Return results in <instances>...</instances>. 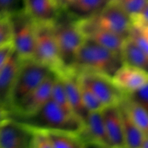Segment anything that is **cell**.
<instances>
[{
  "label": "cell",
  "mask_w": 148,
  "mask_h": 148,
  "mask_svg": "<svg viewBox=\"0 0 148 148\" xmlns=\"http://www.w3.org/2000/svg\"><path fill=\"white\" fill-rule=\"evenodd\" d=\"M33 59L45 65L55 74L66 68L62 63L53 30V24L36 23Z\"/></svg>",
  "instance_id": "5"
},
{
  "label": "cell",
  "mask_w": 148,
  "mask_h": 148,
  "mask_svg": "<svg viewBox=\"0 0 148 148\" xmlns=\"http://www.w3.org/2000/svg\"><path fill=\"white\" fill-rule=\"evenodd\" d=\"M78 25L85 38L121 54L124 38L94 25L87 19L77 20Z\"/></svg>",
  "instance_id": "13"
},
{
  "label": "cell",
  "mask_w": 148,
  "mask_h": 148,
  "mask_svg": "<svg viewBox=\"0 0 148 148\" xmlns=\"http://www.w3.org/2000/svg\"><path fill=\"white\" fill-rule=\"evenodd\" d=\"M12 43V28L10 14H0V46Z\"/></svg>",
  "instance_id": "25"
},
{
  "label": "cell",
  "mask_w": 148,
  "mask_h": 148,
  "mask_svg": "<svg viewBox=\"0 0 148 148\" xmlns=\"http://www.w3.org/2000/svg\"><path fill=\"white\" fill-rule=\"evenodd\" d=\"M79 82H80V81H79ZM80 86L82 104H83L86 111L88 112L101 111L105 107L103 104L95 96V94L88 87L83 85L82 82H80Z\"/></svg>",
  "instance_id": "24"
},
{
  "label": "cell",
  "mask_w": 148,
  "mask_h": 148,
  "mask_svg": "<svg viewBox=\"0 0 148 148\" xmlns=\"http://www.w3.org/2000/svg\"><path fill=\"white\" fill-rule=\"evenodd\" d=\"M20 121L32 127L46 130H58L79 134L84 122L74 114L62 109L51 99H49L37 112Z\"/></svg>",
  "instance_id": "2"
},
{
  "label": "cell",
  "mask_w": 148,
  "mask_h": 148,
  "mask_svg": "<svg viewBox=\"0 0 148 148\" xmlns=\"http://www.w3.org/2000/svg\"><path fill=\"white\" fill-rule=\"evenodd\" d=\"M124 95H127L129 98L137 101L139 103L142 104L145 108H147V83L145 84L144 85H143L140 88L134 90V92H130V93L128 94H124Z\"/></svg>",
  "instance_id": "29"
},
{
  "label": "cell",
  "mask_w": 148,
  "mask_h": 148,
  "mask_svg": "<svg viewBox=\"0 0 148 148\" xmlns=\"http://www.w3.org/2000/svg\"><path fill=\"white\" fill-rule=\"evenodd\" d=\"M122 119L125 147L147 148L148 137L140 128H139L128 116L124 108L119 104Z\"/></svg>",
  "instance_id": "18"
},
{
  "label": "cell",
  "mask_w": 148,
  "mask_h": 148,
  "mask_svg": "<svg viewBox=\"0 0 148 148\" xmlns=\"http://www.w3.org/2000/svg\"><path fill=\"white\" fill-rule=\"evenodd\" d=\"M14 50L23 60L33 58L36 22L24 11L10 14Z\"/></svg>",
  "instance_id": "6"
},
{
  "label": "cell",
  "mask_w": 148,
  "mask_h": 148,
  "mask_svg": "<svg viewBox=\"0 0 148 148\" xmlns=\"http://www.w3.org/2000/svg\"><path fill=\"white\" fill-rule=\"evenodd\" d=\"M121 56L124 64L147 71L148 53L129 37L124 39L121 50Z\"/></svg>",
  "instance_id": "20"
},
{
  "label": "cell",
  "mask_w": 148,
  "mask_h": 148,
  "mask_svg": "<svg viewBox=\"0 0 148 148\" xmlns=\"http://www.w3.org/2000/svg\"><path fill=\"white\" fill-rule=\"evenodd\" d=\"M31 136L30 126L10 117L0 124V148L30 147Z\"/></svg>",
  "instance_id": "10"
},
{
  "label": "cell",
  "mask_w": 148,
  "mask_h": 148,
  "mask_svg": "<svg viewBox=\"0 0 148 148\" xmlns=\"http://www.w3.org/2000/svg\"><path fill=\"white\" fill-rule=\"evenodd\" d=\"M62 10L57 0H24V11L38 23L53 24Z\"/></svg>",
  "instance_id": "15"
},
{
  "label": "cell",
  "mask_w": 148,
  "mask_h": 148,
  "mask_svg": "<svg viewBox=\"0 0 148 148\" xmlns=\"http://www.w3.org/2000/svg\"><path fill=\"white\" fill-rule=\"evenodd\" d=\"M108 2V0H74L63 10L75 20H83L98 14Z\"/></svg>",
  "instance_id": "19"
},
{
  "label": "cell",
  "mask_w": 148,
  "mask_h": 148,
  "mask_svg": "<svg viewBox=\"0 0 148 148\" xmlns=\"http://www.w3.org/2000/svg\"><path fill=\"white\" fill-rule=\"evenodd\" d=\"M57 75L60 76L63 82L65 92L72 112L85 124V120L88 112L82 104L80 82L77 72L71 68H67Z\"/></svg>",
  "instance_id": "14"
},
{
  "label": "cell",
  "mask_w": 148,
  "mask_h": 148,
  "mask_svg": "<svg viewBox=\"0 0 148 148\" xmlns=\"http://www.w3.org/2000/svg\"><path fill=\"white\" fill-rule=\"evenodd\" d=\"M111 79L124 94H128L147 83V71L123 63L114 72Z\"/></svg>",
  "instance_id": "11"
},
{
  "label": "cell",
  "mask_w": 148,
  "mask_h": 148,
  "mask_svg": "<svg viewBox=\"0 0 148 148\" xmlns=\"http://www.w3.org/2000/svg\"><path fill=\"white\" fill-rule=\"evenodd\" d=\"M108 1H119V0H108Z\"/></svg>",
  "instance_id": "33"
},
{
  "label": "cell",
  "mask_w": 148,
  "mask_h": 148,
  "mask_svg": "<svg viewBox=\"0 0 148 148\" xmlns=\"http://www.w3.org/2000/svg\"><path fill=\"white\" fill-rule=\"evenodd\" d=\"M53 30L62 63L66 69L71 68L78 50L85 40L77 20L62 9L53 23Z\"/></svg>",
  "instance_id": "3"
},
{
  "label": "cell",
  "mask_w": 148,
  "mask_h": 148,
  "mask_svg": "<svg viewBox=\"0 0 148 148\" xmlns=\"http://www.w3.org/2000/svg\"><path fill=\"white\" fill-rule=\"evenodd\" d=\"M101 111L88 112L85 119L84 127L79 135L87 146L90 145L111 147L106 132Z\"/></svg>",
  "instance_id": "12"
},
{
  "label": "cell",
  "mask_w": 148,
  "mask_h": 148,
  "mask_svg": "<svg viewBox=\"0 0 148 148\" xmlns=\"http://www.w3.org/2000/svg\"><path fill=\"white\" fill-rule=\"evenodd\" d=\"M11 111L0 106V124L5 120L10 118Z\"/></svg>",
  "instance_id": "31"
},
{
  "label": "cell",
  "mask_w": 148,
  "mask_h": 148,
  "mask_svg": "<svg viewBox=\"0 0 148 148\" xmlns=\"http://www.w3.org/2000/svg\"><path fill=\"white\" fill-rule=\"evenodd\" d=\"M77 74L80 82L95 94L104 106L118 105L122 100L124 92L114 85L111 77L91 71L78 72Z\"/></svg>",
  "instance_id": "8"
},
{
  "label": "cell",
  "mask_w": 148,
  "mask_h": 148,
  "mask_svg": "<svg viewBox=\"0 0 148 148\" xmlns=\"http://www.w3.org/2000/svg\"><path fill=\"white\" fill-rule=\"evenodd\" d=\"M119 104L124 108L132 121L148 134L147 108L126 95Z\"/></svg>",
  "instance_id": "21"
},
{
  "label": "cell",
  "mask_w": 148,
  "mask_h": 148,
  "mask_svg": "<svg viewBox=\"0 0 148 148\" xmlns=\"http://www.w3.org/2000/svg\"><path fill=\"white\" fill-rule=\"evenodd\" d=\"M51 99L53 102L56 103L58 106H59L62 109L64 110L66 112L75 115V114L72 112V108L68 101L62 79L57 74H56L54 80H53L51 93Z\"/></svg>",
  "instance_id": "23"
},
{
  "label": "cell",
  "mask_w": 148,
  "mask_h": 148,
  "mask_svg": "<svg viewBox=\"0 0 148 148\" xmlns=\"http://www.w3.org/2000/svg\"><path fill=\"white\" fill-rule=\"evenodd\" d=\"M24 10V0H0V14H12Z\"/></svg>",
  "instance_id": "28"
},
{
  "label": "cell",
  "mask_w": 148,
  "mask_h": 148,
  "mask_svg": "<svg viewBox=\"0 0 148 148\" xmlns=\"http://www.w3.org/2000/svg\"><path fill=\"white\" fill-rule=\"evenodd\" d=\"M46 131L51 148H80L87 147L85 142L78 134L58 130Z\"/></svg>",
  "instance_id": "22"
},
{
  "label": "cell",
  "mask_w": 148,
  "mask_h": 148,
  "mask_svg": "<svg viewBox=\"0 0 148 148\" xmlns=\"http://www.w3.org/2000/svg\"><path fill=\"white\" fill-rule=\"evenodd\" d=\"M51 72L52 71L47 66L35 59L23 60L12 91L10 111L12 112L30 92H33Z\"/></svg>",
  "instance_id": "4"
},
{
  "label": "cell",
  "mask_w": 148,
  "mask_h": 148,
  "mask_svg": "<svg viewBox=\"0 0 148 148\" xmlns=\"http://www.w3.org/2000/svg\"><path fill=\"white\" fill-rule=\"evenodd\" d=\"M119 1L130 17L147 8V0H119Z\"/></svg>",
  "instance_id": "27"
},
{
  "label": "cell",
  "mask_w": 148,
  "mask_h": 148,
  "mask_svg": "<svg viewBox=\"0 0 148 148\" xmlns=\"http://www.w3.org/2000/svg\"><path fill=\"white\" fill-rule=\"evenodd\" d=\"M55 76L56 74L51 72L38 86L12 111L11 114H15L19 118L23 119L37 112L51 98Z\"/></svg>",
  "instance_id": "9"
},
{
  "label": "cell",
  "mask_w": 148,
  "mask_h": 148,
  "mask_svg": "<svg viewBox=\"0 0 148 148\" xmlns=\"http://www.w3.org/2000/svg\"><path fill=\"white\" fill-rule=\"evenodd\" d=\"M101 113L111 147H125L122 119L119 104L105 106Z\"/></svg>",
  "instance_id": "17"
},
{
  "label": "cell",
  "mask_w": 148,
  "mask_h": 148,
  "mask_svg": "<svg viewBox=\"0 0 148 148\" xmlns=\"http://www.w3.org/2000/svg\"><path fill=\"white\" fill-rule=\"evenodd\" d=\"M30 127L32 130L30 147L51 148V145L50 141H49L46 130H43V129L36 128V127Z\"/></svg>",
  "instance_id": "26"
},
{
  "label": "cell",
  "mask_w": 148,
  "mask_h": 148,
  "mask_svg": "<svg viewBox=\"0 0 148 148\" xmlns=\"http://www.w3.org/2000/svg\"><path fill=\"white\" fill-rule=\"evenodd\" d=\"M72 1H74V0H57L59 5H60V7H62V9L65 8V7H66L68 4H70Z\"/></svg>",
  "instance_id": "32"
},
{
  "label": "cell",
  "mask_w": 148,
  "mask_h": 148,
  "mask_svg": "<svg viewBox=\"0 0 148 148\" xmlns=\"http://www.w3.org/2000/svg\"><path fill=\"white\" fill-rule=\"evenodd\" d=\"M123 64L121 54L85 38L78 50L71 69L78 72L91 71L112 77Z\"/></svg>",
  "instance_id": "1"
},
{
  "label": "cell",
  "mask_w": 148,
  "mask_h": 148,
  "mask_svg": "<svg viewBox=\"0 0 148 148\" xmlns=\"http://www.w3.org/2000/svg\"><path fill=\"white\" fill-rule=\"evenodd\" d=\"M13 51H14V47L12 43L0 46V69L4 66Z\"/></svg>",
  "instance_id": "30"
},
{
  "label": "cell",
  "mask_w": 148,
  "mask_h": 148,
  "mask_svg": "<svg viewBox=\"0 0 148 148\" xmlns=\"http://www.w3.org/2000/svg\"><path fill=\"white\" fill-rule=\"evenodd\" d=\"M87 20L94 25L124 38L128 36L131 27L130 15L119 1H108L98 14Z\"/></svg>",
  "instance_id": "7"
},
{
  "label": "cell",
  "mask_w": 148,
  "mask_h": 148,
  "mask_svg": "<svg viewBox=\"0 0 148 148\" xmlns=\"http://www.w3.org/2000/svg\"><path fill=\"white\" fill-rule=\"evenodd\" d=\"M23 59L13 51L0 69V106L10 111V100L14 80Z\"/></svg>",
  "instance_id": "16"
}]
</instances>
